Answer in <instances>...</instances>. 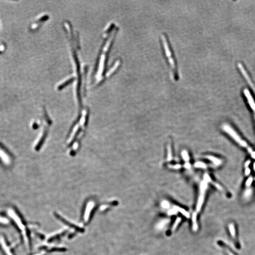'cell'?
I'll use <instances>...</instances> for the list:
<instances>
[{
    "mask_svg": "<svg viewBox=\"0 0 255 255\" xmlns=\"http://www.w3.org/2000/svg\"><path fill=\"white\" fill-rule=\"evenodd\" d=\"M230 227V233H231V235H232V236L233 237H235L236 234V231L235 229V226H234V225L233 224H231L229 226Z\"/></svg>",
    "mask_w": 255,
    "mask_h": 255,
    "instance_id": "obj_5",
    "label": "cell"
},
{
    "mask_svg": "<svg viewBox=\"0 0 255 255\" xmlns=\"http://www.w3.org/2000/svg\"><path fill=\"white\" fill-rule=\"evenodd\" d=\"M163 38V42H164V46L165 48V52L168 59L169 58V63L170 66L171 67V69L173 72V74L175 75L176 72V67L175 61L174 60L173 57H170V55H171V51L170 49V45L167 42V40H166V37L165 36H164Z\"/></svg>",
    "mask_w": 255,
    "mask_h": 255,
    "instance_id": "obj_2",
    "label": "cell"
},
{
    "mask_svg": "<svg viewBox=\"0 0 255 255\" xmlns=\"http://www.w3.org/2000/svg\"><path fill=\"white\" fill-rule=\"evenodd\" d=\"M0 158L3 160L4 163H5L7 165L10 164V159H9V157L7 156L6 153H5L4 151H3V149H1V148H0Z\"/></svg>",
    "mask_w": 255,
    "mask_h": 255,
    "instance_id": "obj_4",
    "label": "cell"
},
{
    "mask_svg": "<svg viewBox=\"0 0 255 255\" xmlns=\"http://www.w3.org/2000/svg\"><path fill=\"white\" fill-rule=\"evenodd\" d=\"M246 96L248 101L249 105H250V107L251 109L252 110L253 112L254 113V118H255V102H254L253 98L252 97H251V96L249 94V93H247L246 94Z\"/></svg>",
    "mask_w": 255,
    "mask_h": 255,
    "instance_id": "obj_3",
    "label": "cell"
},
{
    "mask_svg": "<svg viewBox=\"0 0 255 255\" xmlns=\"http://www.w3.org/2000/svg\"><path fill=\"white\" fill-rule=\"evenodd\" d=\"M253 167H254V170L255 171V163H254V165H253Z\"/></svg>",
    "mask_w": 255,
    "mask_h": 255,
    "instance_id": "obj_7",
    "label": "cell"
},
{
    "mask_svg": "<svg viewBox=\"0 0 255 255\" xmlns=\"http://www.w3.org/2000/svg\"><path fill=\"white\" fill-rule=\"evenodd\" d=\"M222 128L224 132H225L228 135H229L234 141L237 143L241 147L246 148L249 153L250 154L251 156H253V153L254 154L255 151L253 150L249 146L247 142L244 139H242V137L231 126L227 123H224Z\"/></svg>",
    "mask_w": 255,
    "mask_h": 255,
    "instance_id": "obj_1",
    "label": "cell"
},
{
    "mask_svg": "<svg viewBox=\"0 0 255 255\" xmlns=\"http://www.w3.org/2000/svg\"><path fill=\"white\" fill-rule=\"evenodd\" d=\"M253 182L252 177H250V178L247 180V181L246 182V186L247 187H249L251 185V184Z\"/></svg>",
    "mask_w": 255,
    "mask_h": 255,
    "instance_id": "obj_6",
    "label": "cell"
},
{
    "mask_svg": "<svg viewBox=\"0 0 255 255\" xmlns=\"http://www.w3.org/2000/svg\"></svg>",
    "mask_w": 255,
    "mask_h": 255,
    "instance_id": "obj_8",
    "label": "cell"
}]
</instances>
